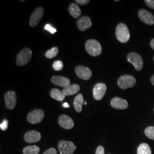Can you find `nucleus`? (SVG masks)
Wrapping results in <instances>:
<instances>
[{
    "label": "nucleus",
    "instance_id": "f03ea898",
    "mask_svg": "<svg viewBox=\"0 0 154 154\" xmlns=\"http://www.w3.org/2000/svg\"><path fill=\"white\" fill-rule=\"evenodd\" d=\"M85 48L88 54L93 57L100 55L102 53V46L99 42L95 39H89L85 44Z\"/></svg>",
    "mask_w": 154,
    "mask_h": 154
},
{
    "label": "nucleus",
    "instance_id": "7ed1b4c3",
    "mask_svg": "<svg viewBox=\"0 0 154 154\" xmlns=\"http://www.w3.org/2000/svg\"><path fill=\"white\" fill-rule=\"evenodd\" d=\"M58 149L60 154H73L77 147L71 141L61 140L58 142Z\"/></svg>",
    "mask_w": 154,
    "mask_h": 154
},
{
    "label": "nucleus",
    "instance_id": "f257e3e1",
    "mask_svg": "<svg viewBox=\"0 0 154 154\" xmlns=\"http://www.w3.org/2000/svg\"><path fill=\"white\" fill-rule=\"evenodd\" d=\"M116 37L118 40L123 44L127 42L130 38V33L125 23H119L116 28Z\"/></svg>",
    "mask_w": 154,
    "mask_h": 154
},
{
    "label": "nucleus",
    "instance_id": "dca6fc26",
    "mask_svg": "<svg viewBox=\"0 0 154 154\" xmlns=\"http://www.w3.org/2000/svg\"><path fill=\"white\" fill-rule=\"evenodd\" d=\"M77 26L81 31H86L91 26L92 22L91 18L88 16L81 17L77 22Z\"/></svg>",
    "mask_w": 154,
    "mask_h": 154
},
{
    "label": "nucleus",
    "instance_id": "423d86ee",
    "mask_svg": "<svg viewBox=\"0 0 154 154\" xmlns=\"http://www.w3.org/2000/svg\"><path fill=\"white\" fill-rule=\"evenodd\" d=\"M32 52L29 48H25L21 50L17 57V64L20 66H22L27 64L32 58Z\"/></svg>",
    "mask_w": 154,
    "mask_h": 154
},
{
    "label": "nucleus",
    "instance_id": "aec40b11",
    "mask_svg": "<svg viewBox=\"0 0 154 154\" xmlns=\"http://www.w3.org/2000/svg\"><path fill=\"white\" fill-rule=\"evenodd\" d=\"M69 11L73 18H77L81 14V10L78 5L72 3L69 7Z\"/></svg>",
    "mask_w": 154,
    "mask_h": 154
},
{
    "label": "nucleus",
    "instance_id": "a878e982",
    "mask_svg": "<svg viewBox=\"0 0 154 154\" xmlns=\"http://www.w3.org/2000/svg\"><path fill=\"white\" fill-rule=\"evenodd\" d=\"M53 69L55 71H61L63 69V65L62 62L61 61H56L54 62L53 65Z\"/></svg>",
    "mask_w": 154,
    "mask_h": 154
},
{
    "label": "nucleus",
    "instance_id": "393cba45",
    "mask_svg": "<svg viewBox=\"0 0 154 154\" xmlns=\"http://www.w3.org/2000/svg\"><path fill=\"white\" fill-rule=\"evenodd\" d=\"M144 134L146 137L151 140H154V127L149 126L144 130Z\"/></svg>",
    "mask_w": 154,
    "mask_h": 154
},
{
    "label": "nucleus",
    "instance_id": "bb28decb",
    "mask_svg": "<svg viewBox=\"0 0 154 154\" xmlns=\"http://www.w3.org/2000/svg\"><path fill=\"white\" fill-rule=\"evenodd\" d=\"M45 29L48 32H49L51 34H54L57 32V30L56 29L53 27L50 24H46L45 26Z\"/></svg>",
    "mask_w": 154,
    "mask_h": 154
},
{
    "label": "nucleus",
    "instance_id": "5701e85b",
    "mask_svg": "<svg viewBox=\"0 0 154 154\" xmlns=\"http://www.w3.org/2000/svg\"><path fill=\"white\" fill-rule=\"evenodd\" d=\"M137 154H152L151 149L147 143H142L137 149Z\"/></svg>",
    "mask_w": 154,
    "mask_h": 154
},
{
    "label": "nucleus",
    "instance_id": "4468645a",
    "mask_svg": "<svg viewBox=\"0 0 154 154\" xmlns=\"http://www.w3.org/2000/svg\"><path fill=\"white\" fill-rule=\"evenodd\" d=\"M41 139V135L39 132L34 130L29 131L25 133L24 135V140L28 143H36Z\"/></svg>",
    "mask_w": 154,
    "mask_h": 154
},
{
    "label": "nucleus",
    "instance_id": "0eeeda50",
    "mask_svg": "<svg viewBox=\"0 0 154 154\" xmlns=\"http://www.w3.org/2000/svg\"><path fill=\"white\" fill-rule=\"evenodd\" d=\"M45 113L41 109L34 110L29 112L27 116V120L31 124H37L44 118Z\"/></svg>",
    "mask_w": 154,
    "mask_h": 154
},
{
    "label": "nucleus",
    "instance_id": "2f4dec72",
    "mask_svg": "<svg viewBox=\"0 0 154 154\" xmlns=\"http://www.w3.org/2000/svg\"><path fill=\"white\" fill-rule=\"evenodd\" d=\"M75 2L81 5H84L88 4V2H90V1L89 0H75Z\"/></svg>",
    "mask_w": 154,
    "mask_h": 154
},
{
    "label": "nucleus",
    "instance_id": "f704fd0d",
    "mask_svg": "<svg viewBox=\"0 0 154 154\" xmlns=\"http://www.w3.org/2000/svg\"><path fill=\"white\" fill-rule=\"evenodd\" d=\"M151 82L152 83V84L154 86V75H152L151 78Z\"/></svg>",
    "mask_w": 154,
    "mask_h": 154
},
{
    "label": "nucleus",
    "instance_id": "a211bd4d",
    "mask_svg": "<svg viewBox=\"0 0 154 154\" xmlns=\"http://www.w3.org/2000/svg\"><path fill=\"white\" fill-rule=\"evenodd\" d=\"M84 104V99L82 94H78L74 100V107L77 112H81L82 106Z\"/></svg>",
    "mask_w": 154,
    "mask_h": 154
},
{
    "label": "nucleus",
    "instance_id": "72a5a7b5",
    "mask_svg": "<svg viewBox=\"0 0 154 154\" xmlns=\"http://www.w3.org/2000/svg\"><path fill=\"white\" fill-rule=\"evenodd\" d=\"M62 106L63 107H65V108H69L70 107V106L67 103H64L63 105H62Z\"/></svg>",
    "mask_w": 154,
    "mask_h": 154
},
{
    "label": "nucleus",
    "instance_id": "cd10ccee",
    "mask_svg": "<svg viewBox=\"0 0 154 154\" xmlns=\"http://www.w3.org/2000/svg\"><path fill=\"white\" fill-rule=\"evenodd\" d=\"M8 121L6 119H4L3 122L0 125V128L2 131H5L8 129Z\"/></svg>",
    "mask_w": 154,
    "mask_h": 154
},
{
    "label": "nucleus",
    "instance_id": "20e7f679",
    "mask_svg": "<svg viewBox=\"0 0 154 154\" xmlns=\"http://www.w3.org/2000/svg\"><path fill=\"white\" fill-rule=\"evenodd\" d=\"M136 79L132 75H124L118 79V85L121 89L125 90L134 87L136 84Z\"/></svg>",
    "mask_w": 154,
    "mask_h": 154
},
{
    "label": "nucleus",
    "instance_id": "4be33fe9",
    "mask_svg": "<svg viewBox=\"0 0 154 154\" xmlns=\"http://www.w3.org/2000/svg\"><path fill=\"white\" fill-rule=\"evenodd\" d=\"M40 149L37 146H28L22 150L23 154H38Z\"/></svg>",
    "mask_w": 154,
    "mask_h": 154
},
{
    "label": "nucleus",
    "instance_id": "c756f323",
    "mask_svg": "<svg viewBox=\"0 0 154 154\" xmlns=\"http://www.w3.org/2000/svg\"><path fill=\"white\" fill-rule=\"evenodd\" d=\"M42 154H57V152L54 148H50L45 151Z\"/></svg>",
    "mask_w": 154,
    "mask_h": 154
},
{
    "label": "nucleus",
    "instance_id": "b1692460",
    "mask_svg": "<svg viewBox=\"0 0 154 154\" xmlns=\"http://www.w3.org/2000/svg\"><path fill=\"white\" fill-rule=\"evenodd\" d=\"M58 53V49L56 47L53 48L49 50L45 53V56L48 58H53L56 57Z\"/></svg>",
    "mask_w": 154,
    "mask_h": 154
},
{
    "label": "nucleus",
    "instance_id": "473e14b6",
    "mask_svg": "<svg viewBox=\"0 0 154 154\" xmlns=\"http://www.w3.org/2000/svg\"><path fill=\"white\" fill-rule=\"evenodd\" d=\"M150 46L152 49L154 50V38L152 39L150 41Z\"/></svg>",
    "mask_w": 154,
    "mask_h": 154
},
{
    "label": "nucleus",
    "instance_id": "6e6552de",
    "mask_svg": "<svg viewBox=\"0 0 154 154\" xmlns=\"http://www.w3.org/2000/svg\"><path fill=\"white\" fill-rule=\"evenodd\" d=\"M44 9L42 7H38L33 11L29 21V24L31 27H35L38 25L44 15Z\"/></svg>",
    "mask_w": 154,
    "mask_h": 154
},
{
    "label": "nucleus",
    "instance_id": "412c9836",
    "mask_svg": "<svg viewBox=\"0 0 154 154\" xmlns=\"http://www.w3.org/2000/svg\"><path fill=\"white\" fill-rule=\"evenodd\" d=\"M50 96L52 98L58 101H62L65 98V95L63 94V92L57 88H53L51 90Z\"/></svg>",
    "mask_w": 154,
    "mask_h": 154
},
{
    "label": "nucleus",
    "instance_id": "6ab92c4d",
    "mask_svg": "<svg viewBox=\"0 0 154 154\" xmlns=\"http://www.w3.org/2000/svg\"><path fill=\"white\" fill-rule=\"evenodd\" d=\"M80 90V87L77 84L70 85L68 87L63 88L62 92L65 96H70L77 93Z\"/></svg>",
    "mask_w": 154,
    "mask_h": 154
},
{
    "label": "nucleus",
    "instance_id": "f8f14e48",
    "mask_svg": "<svg viewBox=\"0 0 154 154\" xmlns=\"http://www.w3.org/2000/svg\"><path fill=\"white\" fill-rule=\"evenodd\" d=\"M138 16L140 20L148 25H153L154 24V16L150 12L141 9L138 11Z\"/></svg>",
    "mask_w": 154,
    "mask_h": 154
},
{
    "label": "nucleus",
    "instance_id": "ddd939ff",
    "mask_svg": "<svg viewBox=\"0 0 154 154\" xmlns=\"http://www.w3.org/2000/svg\"><path fill=\"white\" fill-rule=\"evenodd\" d=\"M58 123L60 126L66 130H70L73 128L74 123L72 118L66 115H62L58 118Z\"/></svg>",
    "mask_w": 154,
    "mask_h": 154
},
{
    "label": "nucleus",
    "instance_id": "c85d7f7f",
    "mask_svg": "<svg viewBox=\"0 0 154 154\" xmlns=\"http://www.w3.org/2000/svg\"><path fill=\"white\" fill-rule=\"evenodd\" d=\"M144 2L149 8L154 9V0H145Z\"/></svg>",
    "mask_w": 154,
    "mask_h": 154
},
{
    "label": "nucleus",
    "instance_id": "c9c22d12",
    "mask_svg": "<svg viewBox=\"0 0 154 154\" xmlns=\"http://www.w3.org/2000/svg\"><path fill=\"white\" fill-rule=\"evenodd\" d=\"M87 103H88V102H87V101H85V102H84V105H87Z\"/></svg>",
    "mask_w": 154,
    "mask_h": 154
},
{
    "label": "nucleus",
    "instance_id": "2eb2a0df",
    "mask_svg": "<svg viewBox=\"0 0 154 154\" xmlns=\"http://www.w3.org/2000/svg\"><path fill=\"white\" fill-rule=\"evenodd\" d=\"M110 104L112 107L118 110L126 109L128 106L127 100L119 97H115L112 98L111 100Z\"/></svg>",
    "mask_w": 154,
    "mask_h": 154
},
{
    "label": "nucleus",
    "instance_id": "7c9ffc66",
    "mask_svg": "<svg viewBox=\"0 0 154 154\" xmlns=\"http://www.w3.org/2000/svg\"><path fill=\"white\" fill-rule=\"evenodd\" d=\"M95 154H105V149L103 146H99L95 152Z\"/></svg>",
    "mask_w": 154,
    "mask_h": 154
},
{
    "label": "nucleus",
    "instance_id": "f3484780",
    "mask_svg": "<svg viewBox=\"0 0 154 154\" xmlns=\"http://www.w3.org/2000/svg\"><path fill=\"white\" fill-rule=\"evenodd\" d=\"M51 81L54 85L65 88L70 85V81L69 78L62 76H53Z\"/></svg>",
    "mask_w": 154,
    "mask_h": 154
},
{
    "label": "nucleus",
    "instance_id": "39448f33",
    "mask_svg": "<svg viewBox=\"0 0 154 154\" xmlns=\"http://www.w3.org/2000/svg\"><path fill=\"white\" fill-rule=\"evenodd\" d=\"M128 62L134 66L137 71H140L143 67V60L141 56L135 52L130 53L127 57Z\"/></svg>",
    "mask_w": 154,
    "mask_h": 154
},
{
    "label": "nucleus",
    "instance_id": "1a4fd4ad",
    "mask_svg": "<svg viewBox=\"0 0 154 154\" xmlns=\"http://www.w3.org/2000/svg\"><path fill=\"white\" fill-rule=\"evenodd\" d=\"M107 90V86L105 83H99L95 85L93 88L94 99L99 100L103 98Z\"/></svg>",
    "mask_w": 154,
    "mask_h": 154
},
{
    "label": "nucleus",
    "instance_id": "9d476101",
    "mask_svg": "<svg viewBox=\"0 0 154 154\" xmlns=\"http://www.w3.org/2000/svg\"><path fill=\"white\" fill-rule=\"evenodd\" d=\"M75 72L77 76L83 80H88L92 76L91 70L85 66H77L75 67Z\"/></svg>",
    "mask_w": 154,
    "mask_h": 154
},
{
    "label": "nucleus",
    "instance_id": "9b49d317",
    "mask_svg": "<svg viewBox=\"0 0 154 154\" xmlns=\"http://www.w3.org/2000/svg\"><path fill=\"white\" fill-rule=\"evenodd\" d=\"M6 107L9 109L13 110L16 105V94L13 91H8L5 95Z\"/></svg>",
    "mask_w": 154,
    "mask_h": 154
},
{
    "label": "nucleus",
    "instance_id": "e433bc0d",
    "mask_svg": "<svg viewBox=\"0 0 154 154\" xmlns=\"http://www.w3.org/2000/svg\"></svg>",
    "mask_w": 154,
    "mask_h": 154
}]
</instances>
